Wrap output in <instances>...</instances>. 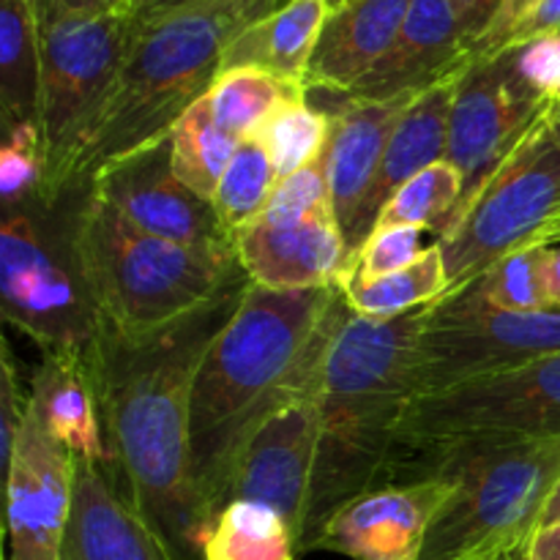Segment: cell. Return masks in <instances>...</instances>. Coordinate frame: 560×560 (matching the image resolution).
<instances>
[{
  "instance_id": "cell-1",
  "label": "cell",
  "mask_w": 560,
  "mask_h": 560,
  "mask_svg": "<svg viewBox=\"0 0 560 560\" xmlns=\"http://www.w3.org/2000/svg\"><path fill=\"white\" fill-rule=\"evenodd\" d=\"M249 279L159 331L126 337L102 323L93 381L118 474L175 560H206L213 520L191 470V386L202 353Z\"/></svg>"
},
{
  "instance_id": "cell-2",
  "label": "cell",
  "mask_w": 560,
  "mask_h": 560,
  "mask_svg": "<svg viewBox=\"0 0 560 560\" xmlns=\"http://www.w3.org/2000/svg\"><path fill=\"white\" fill-rule=\"evenodd\" d=\"M339 288H246L238 310L202 353L191 386V470L217 523L241 443L266 413L320 383L348 315Z\"/></svg>"
},
{
  "instance_id": "cell-3",
  "label": "cell",
  "mask_w": 560,
  "mask_h": 560,
  "mask_svg": "<svg viewBox=\"0 0 560 560\" xmlns=\"http://www.w3.org/2000/svg\"><path fill=\"white\" fill-rule=\"evenodd\" d=\"M427 310V306H424ZM424 310L370 320L348 310L320 377V441L299 552L353 498L386 481L413 392L416 339Z\"/></svg>"
},
{
  "instance_id": "cell-4",
  "label": "cell",
  "mask_w": 560,
  "mask_h": 560,
  "mask_svg": "<svg viewBox=\"0 0 560 560\" xmlns=\"http://www.w3.org/2000/svg\"><path fill=\"white\" fill-rule=\"evenodd\" d=\"M419 479L452 485L421 560L520 558L560 481V438L485 435L397 446L383 485Z\"/></svg>"
},
{
  "instance_id": "cell-5",
  "label": "cell",
  "mask_w": 560,
  "mask_h": 560,
  "mask_svg": "<svg viewBox=\"0 0 560 560\" xmlns=\"http://www.w3.org/2000/svg\"><path fill=\"white\" fill-rule=\"evenodd\" d=\"M71 241L102 323L126 337L159 331L246 282L235 249H197L142 233L93 195L71 186Z\"/></svg>"
},
{
  "instance_id": "cell-6",
  "label": "cell",
  "mask_w": 560,
  "mask_h": 560,
  "mask_svg": "<svg viewBox=\"0 0 560 560\" xmlns=\"http://www.w3.org/2000/svg\"><path fill=\"white\" fill-rule=\"evenodd\" d=\"M288 0H197L151 25L135 27L88 175L173 131L224 69L230 47Z\"/></svg>"
},
{
  "instance_id": "cell-7",
  "label": "cell",
  "mask_w": 560,
  "mask_h": 560,
  "mask_svg": "<svg viewBox=\"0 0 560 560\" xmlns=\"http://www.w3.org/2000/svg\"><path fill=\"white\" fill-rule=\"evenodd\" d=\"M33 3L42 36V202L55 206L88 178V156L118 88L135 22L131 14H77L60 0Z\"/></svg>"
},
{
  "instance_id": "cell-8",
  "label": "cell",
  "mask_w": 560,
  "mask_h": 560,
  "mask_svg": "<svg viewBox=\"0 0 560 560\" xmlns=\"http://www.w3.org/2000/svg\"><path fill=\"white\" fill-rule=\"evenodd\" d=\"M0 310L42 353L71 355L93 370L102 334L93 295L71 241L69 202L33 200L3 211Z\"/></svg>"
},
{
  "instance_id": "cell-9",
  "label": "cell",
  "mask_w": 560,
  "mask_h": 560,
  "mask_svg": "<svg viewBox=\"0 0 560 560\" xmlns=\"http://www.w3.org/2000/svg\"><path fill=\"white\" fill-rule=\"evenodd\" d=\"M550 109L490 184L438 235L446 295L468 288L501 257L541 244L560 217V140L550 129Z\"/></svg>"
},
{
  "instance_id": "cell-10",
  "label": "cell",
  "mask_w": 560,
  "mask_h": 560,
  "mask_svg": "<svg viewBox=\"0 0 560 560\" xmlns=\"http://www.w3.org/2000/svg\"><path fill=\"white\" fill-rule=\"evenodd\" d=\"M560 353V310L514 312L481 301L470 288L424 310L416 339V397L514 370Z\"/></svg>"
},
{
  "instance_id": "cell-11",
  "label": "cell",
  "mask_w": 560,
  "mask_h": 560,
  "mask_svg": "<svg viewBox=\"0 0 560 560\" xmlns=\"http://www.w3.org/2000/svg\"><path fill=\"white\" fill-rule=\"evenodd\" d=\"M560 438V353L410 399L399 446L454 438Z\"/></svg>"
},
{
  "instance_id": "cell-12",
  "label": "cell",
  "mask_w": 560,
  "mask_h": 560,
  "mask_svg": "<svg viewBox=\"0 0 560 560\" xmlns=\"http://www.w3.org/2000/svg\"><path fill=\"white\" fill-rule=\"evenodd\" d=\"M550 107L552 104L536 102L517 85L501 52L468 60L459 74L448 120L446 159L465 180L457 211L490 184Z\"/></svg>"
},
{
  "instance_id": "cell-13",
  "label": "cell",
  "mask_w": 560,
  "mask_h": 560,
  "mask_svg": "<svg viewBox=\"0 0 560 560\" xmlns=\"http://www.w3.org/2000/svg\"><path fill=\"white\" fill-rule=\"evenodd\" d=\"M317 394L320 383L293 394L288 402L262 416L241 443L224 485V506L233 501L271 506L288 520L299 547L320 441Z\"/></svg>"
},
{
  "instance_id": "cell-14",
  "label": "cell",
  "mask_w": 560,
  "mask_h": 560,
  "mask_svg": "<svg viewBox=\"0 0 560 560\" xmlns=\"http://www.w3.org/2000/svg\"><path fill=\"white\" fill-rule=\"evenodd\" d=\"M88 180L93 195L142 233L197 249H235L213 202L202 200L175 175L170 135L102 164Z\"/></svg>"
},
{
  "instance_id": "cell-15",
  "label": "cell",
  "mask_w": 560,
  "mask_h": 560,
  "mask_svg": "<svg viewBox=\"0 0 560 560\" xmlns=\"http://www.w3.org/2000/svg\"><path fill=\"white\" fill-rule=\"evenodd\" d=\"M71 492L74 454L49 432L31 402L5 465V560H66Z\"/></svg>"
},
{
  "instance_id": "cell-16",
  "label": "cell",
  "mask_w": 560,
  "mask_h": 560,
  "mask_svg": "<svg viewBox=\"0 0 560 560\" xmlns=\"http://www.w3.org/2000/svg\"><path fill=\"white\" fill-rule=\"evenodd\" d=\"M452 495L443 479L383 485L345 503L312 539L310 550L350 560H421L427 534Z\"/></svg>"
},
{
  "instance_id": "cell-17",
  "label": "cell",
  "mask_w": 560,
  "mask_h": 560,
  "mask_svg": "<svg viewBox=\"0 0 560 560\" xmlns=\"http://www.w3.org/2000/svg\"><path fill=\"white\" fill-rule=\"evenodd\" d=\"M410 98L413 96L361 102V98L339 96L337 109H328L331 113V140L326 148L328 184H331L334 213L353 257L375 230L370 217L372 189H375L394 126Z\"/></svg>"
},
{
  "instance_id": "cell-18",
  "label": "cell",
  "mask_w": 560,
  "mask_h": 560,
  "mask_svg": "<svg viewBox=\"0 0 560 560\" xmlns=\"http://www.w3.org/2000/svg\"><path fill=\"white\" fill-rule=\"evenodd\" d=\"M235 252L249 282L271 290L339 288L355 260L334 211L295 222L255 219L238 233Z\"/></svg>"
},
{
  "instance_id": "cell-19",
  "label": "cell",
  "mask_w": 560,
  "mask_h": 560,
  "mask_svg": "<svg viewBox=\"0 0 560 560\" xmlns=\"http://www.w3.org/2000/svg\"><path fill=\"white\" fill-rule=\"evenodd\" d=\"M107 465L74 457L66 560H175Z\"/></svg>"
},
{
  "instance_id": "cell-20",
  "label": "cell",
  "mask_w": 560,
  "mask_h": 560,
  "mask_svg": "<svg viewBox=\"0 0 560 560\" xmlns=\"http://www.w3.org/2000/svg\"><path fill=\"white\" fill-rule=\"evenodd\" d=\"M468 38L448 0H413L388 52L345 93L361 102L416 96L468 63Z\"/></svg>"
},
{
  "instance_id": "cell-21",
  "label": "cell",
  "mask_w": 560,
  "mask_h": 560,
  "mask_svg": "<svg viewBox=\"0 0 560 560\" xmlns=\"http://www.w3.org/2000/svg\"><path fill=\"white\" fill-rule=\"evenodd\" d=\"M410 5L413 0H353L334 9L312 55L306 88L339 96L350 93L388 52Z\"/></svg>"
},
{
  "instance_id": "cell-22",
  "label": "cell",
  "mask_w": 560,
  "mask_h": 560,
  "mask_svg": "<svg viewBox=\"0 0 560 560\" xmlns=\"http://www.w3.org/2000/svg\"><path fill=\"white\" fill-rule=\"evenodd\" d=\"M27 394L49 432L74 457L118 470L104 430L96 381L85 361L42 353V364L33 370Z\"/></svg>"
},
{
  "instance_id": "cell-23",
  "label": "cell",
  "mask_w": 560,
  "mask_h": 560,
  "mask_svg": "<svg viewBox=\"0 0 560 560\" xmlns=\"http://www.w3.org/2000/svg\"><path fill=\"white\" fill-rule=\"evenodd\" d=\"M463 69L452 71V74L443 77L441 82L430 85L427 91L416 93L408 107L402 109V115H399L392 140H388L386 156H383L381 173H377L375 189H372V222H377L381 208L386 206V200L399 186L408 184L410 178L424 173L427 167L446 159L448 120H452L454 93H457Z\"/></svg>"
},
{
  "instance_id": "cell-24",
  "label": "cell",
  "mask_w": 560,
  "mask_h": 560,
  "mask_svg": "<svg viewBox=\"0 0 560 560\" xmlns=\"http://www.w3.org/2000/svg\"><path fill=\"white\" fill-rule=\"evenodd\" d=\"M328 14H331L328 0H288L282 9L255 22L249 31L235 38L224 58V69L255 66L282 80L306 85V71Z\"/></svg>"
},
{
  "instance_id": "cell-25",
  "label": "cell",
  "mask_w": 560,
  "mask_h": 560,
  "mask_svg": "<svg viewBox=\"0 0 560 560\" xmlns=\"http://www.w3.org/2000/svg\"><path fill=\"white\" fill-rule=\"evenodd\" d=\"M42 36L33 0H0V113L3 131L38 120Z\"/></svg>"
},
{
  "instance_id": "cell-26",
  "label": "cell",
  "mask_w": 560,
  "mask_h": 560,
  "mask_svg": "<svg viewBox=\"0 0 560 560\" xmlns=\"http://www.w3.org/2000/svg\"><path fill=\"white\" fill-rule=\"evenodd\" d=\"M350 310L370 320H394L435 304L448 293L446 262L441 244L427 246L413 266L377 279H364L350 268L339 282Z\"/></svg>"
},
{
  "instance_id": "cell-27",
  "label": "cell",
  "mask_w": 560,
  "mask_h": 560,
  "mask_svg": "<svg viewBox=\"0 0 560 560\" xmlns=\"http://www.w3.org/2000/svg\"><path fill=\"white\" fill-rule=\"evenodd\" d=\"M310 88L301 82L282 80L255 66H233L222 69L206 98L213 118L235 140H249L260 135L262 126L293 98L306 96Z\"/></svg>"
},
{
  "instance_id": "cell-28",
  "label": "cell",
  "mask_w": 560,
  "mask_h": 560,
  "mask_svg": "<svg viewBox=\"0 0 560 560\" xmlns=\"http://www.w3.org/2000/svg\"><path fill=\"white\" fill-rule=\"evenodd\" d=\"M299 541L271 506L233 501L219 512L206 541V560H295Z\"/></svg>"
},
{
  "instance_id": "cell-29",
  "label": "cell",
  "mask_w": 560,
  "mask_h": 560,
  "mask_svg": "<svg viewBox=\"0 0 560 560\" xmlns=\"http://www.w3.org/2000/svg\"><path fill=\"white\" fill-rule=\"evenodd\" d=\"M235 148L238 140L217 124L206 96L197 98L170 131L175 175L202 200H213Z\"/></svg>"
},
{
  "instance_id": "cell-30",
  "label": "cell",
  "mask_w": 560,
  "mask_h": 560,
  "mask_svg": "<svg viewBox=\"0 0 560 560\" xmlns=\"http://www.w3.org/2000/svg\"><path fill=\"white\" fill-rule=\"evenodd\" d=\"M277 184L279 175L260 137L241 140L211 200L230 238L235 241L241 230L260 219Z\"/></svg>"
},
{
  "instance_id": "cell-31",
  "label": "cell",
  "mask_w": 560,
  "mask_h": 560,
  "mask_svg": "<svg viewBox=\"0 0 560 560\" xmlns=\"http://www.w3.org/2000/svg\"><path fill=\"white\" fill-rule=\"evenodd\" d=\"M465 180L463 173L454 167L448 159L432 164L424 173L410 178L408 184L399 186L386 206L381 208L377 228H419L435 230L438 235L446 230L448 219L463 202Z\"/></svg>"
},
{
  "instance_id": "cell-32",
  "label": "cell",
  "mask_w": 560,
  "mask_h": 560,
  "mask_svg": "<svg viewBox=\"0 0 560 560\" xmlns=\"http://www.w3.org/2000/svg\"><path fill=\"white\" fill-rule=\"evenodd\" d=\"M257 137L266 145L279 178H288L326 153L331 140V113L315 107L306 93L284 104Z\"/></svg>"
},
{
  "instance_id": "cell-33",
  "label": "cell",
  "mask_w": 560,
  "mask_h": 560,
  "mask_svg": "<svg viewBox=\"0 0 560 560\" xmlns=\"http://www.w3.org/2000/svg\"><path fill=\"white\" fill-rule=\"evenodd\" d=\"M547 244H530L492 262L479 279L468 284L481 301L501 310L539 312L552 310L545 279Z\"/></svg>"
},
{
  "instance_id": "cell-34",
  "label": "cell",
  "mask_w": 560,
  "mask_h": 560,
  "mask_svg": "<svg viewBox=\"0 0 560 560\" xmlns=\"http://www.w3.org/2000/svg\"><path fill=\"white\" fill-rule=\"evenodd\" d=\"M44 151L36 120L3 131L0 148V202L3 211L42 200Z\"/></svg>"
},
{
  "instance_id": "cell-35",
  "label": "cell",
  "mask_w": 560,
  "mask_h": 560,
  "mask_svg": "<svg viewBox=\"0 0 560 560\" xmlns=\"http://www.w3.org/2000/svg\"><path fill=\"white\" fill-rule=\"evenodd\" d=\"M320 211H334L326 153L299 173L279 178L260 217L271 219V222H295V219H306Z\"/></svg>"
},
{
  "instance_id": "cell-36",
  "label": "cell",
  "mask_w": 560,
  "mask_h": 560,
  "mask_svg": "<svg viewBox=\"0 0 560 560\" xmlns=\"http://www.w3.org/2000/svg\"><path fill=\"white\" fill-rule=\"evenodd\" d=\"M501 55L528 96L541 104L560 102V36L530 38L501 49Z\"/></svg>"
},
{
  "instance_id": "cell-37",
  "label": "cell",
  "mask_w": 560,
  "mask_h": 560,
  "mask_svg": "<svg viewBox=\"0 0 560 560\" xmlns=\"http://www.w3.org/2000/svg\"><path fill=\"white\" fill-rule=\"evenodd\" d=\"M421 235H424V230L419 228L372 230L370 238L364 241V246L355 252L353 271L364 279H377L413 266V262L427 252Z\"/></svg>"
},
{
  "instance_id": "cell-38",
  "label": "cell",
  "mask_w": 560,
  "mask_h": 560,
  "mask_svg": "<svg viewBox=\"0 0 560 560\" xmlns=\"http://www.w3.org/2000/svg\"><path fill=\"white\" fill-rule=\"evenodd\" d=\"M27 405H31V394L22 392V383L16 377L14 355H11L9 345H3V386H0V416H3V468L9 465L11 454H14L16 438H20L22 424H25Z\"/></svg>"
},
{
  "instance_id": "cell-39",
  "label": "cell",
  "mask_w": 560,
  "mask_h": 560,
  "mask_svg": "<svg viewBox=\"0 0 560 560\" xmlns=\"http://www.w3.org/2000/svg\"><path fill=\"white\" fill-rule=\"evenodd\" d=\"M536 3H539V0H503L501 9L495 11L492 22L487 25V31L481 33L474 42V47L468 49V58H487V55L501 52L509 33L514 31V25H517Z\"/></svg>"
},
{
  "instance_id": "cell-40",
  "label": "cell",
  "mask_w": 560,
  "mask_h": 560,
  "mask_svg": "<svg viewBox=\"0 0 560 560\" xmlns=\"http://www.w3.org/2000/svg\"><path fill=\"white\" fill-rule=\"evenodd\" d=\"M541 36H560V0H539L509 33L503 49Z\"/></svg>"
},
{
  "instance_id": "cell-41",
  "label": "cell",
  "mask_w": 560,
  "mask_h": 560,
  "mask_svg": "<svg viewBox=\"0 0 560 560\" xmlns=\"http://www.w3.org/2000/svg\"><path fill=\"white\" fill-rule=\"evenodd\" d=\"M457 14L459 25H463L465 38H468V49L474 47L476 38L487 31V25L492 22L495 11L501 9L503 0H448Z\"/></svg>"
},
{
  "instance_id": "cell-42",
  "label": "cell",
  "mask_w": 560,
  "mask_h": 560,
  "mask_svg": "<svg viewBox=\"0 0 560 560\" xmlns=\"http://www.w3.org/2000/svg\"><path fill=\"white\" fill-rule=\"evenodd\" d=\"M520 560H560V523L536 530Z\"/></svg>"
},
{
  "instance_id": "cell-43",
  "label": "cell",
  "mask_w": 560,
  "mask_h": 560,
  "mask_svg": "<svg viewBox=\"0 0 560 560\" xmlns=\"http://www.w3.org/2000/svg\"><path fill=\"white\" fill-rule=\"evenodd\" d=\"M197 3V0H135V9H131V22L135 27L151 25V22L162 20V16L173 14V11L184 9V5Z\"/></svg>"
},
{
  "instance_id": "cell-44",
  "label": "cell",
  "mask_w": 560,
  "mask_h": 560,
  "mask_svg": "<svg viewBox=\"0 0 560 560\" xmlns=\"http://www.w3.org/2000/svg\"><path fill=\"white\" fill-rule=\"evenodd\" d=\"M69 11L88 16H107V14H131L135 0H60Z\"/></svg>"
},
{
  "instance_id": "cell-45",
  "label": "cell",
  "mask_w": 560,
  "mask_h": 560,
  "mask_svg": "<svg viewBox=\"0 0 560 560\" xmlns=\"http://www.w3.org/2000/svg\"><path fill=\"white\" fill-rule=\"evenodd\" d=\"M545 279H547V293H550V304L560 310V244H547Z\"/></svg>"
},
{
  "instance_id": "cell-46",
  "label": "cell",
  "mask_w": 560,
  "mask_h": 560,
  "mask_svg": "<svg viewBox=\"0 0 560 560\" xmlns=\"http://www.w3.org/2000/svg\"><path fill=\"white\" fill-rule=\"evenodd\" d=\"M558 523H560V481H558L556 492H552L550 503H547L545 517H541L539 528H550V525H558Z\"/></svg>"
},
{
  "instance_id": "cell-47",
  "label": "cell",
  "mask_w": 560,
  "mask_h": 560,
  "mask_svg": "<svg viewBox=\"0 0 560 560\" xmlns=\"http://www.w3.org/2000/svg\"><path fill=\"white\" fill-rule=\"evenodd\" d=\"M541 244H560V217L550 224V228H547V233H545V238H541Z\"/></svg>"
},
{
  "instance_id": "cell-48",
  "label": "cell",
  "mask_w": 560,
  "mask_h": 560,
  "mask_svg": "<svg viewBox=\"0 0 560 560\" xmlns=\"http://www.w3.org/2000/svg\"><path fill=\"white\" fill-rule=\"evenodd\" d=\"M550 129H552V135L560 140V102L552 104V109H550Z\"/></svg>"
},
{
  "instance_id": "cell-49",
  "label": "cell",
  "mask_w": 560,
  "mask_h": 560,
  "mask_svg": "<svg viewBox=\"0 0 560 560\" xmlns=\"http://www.w3.org/2000/svg\"><path fill=\"white\" fill-rule=\"evenodd\" d=\"M345 3H353V0H328V5H331V11L339 9V5H345Z\"/></svg>"
},
{
  "instance_id": "cell-50",
  "label": "cell",
  "mask_w": 560,
  "mask_h": 560,
  "mask_svg": "<svg viewBox=\"0 0 560 560\" xmlns=\"http://www.w3.org/2000/svg\"><path fill=\"white\" fill-rule=\"evenodd\" d=\"M468 560H520V558H468Z\"/></svg>"
}]
</instances>
